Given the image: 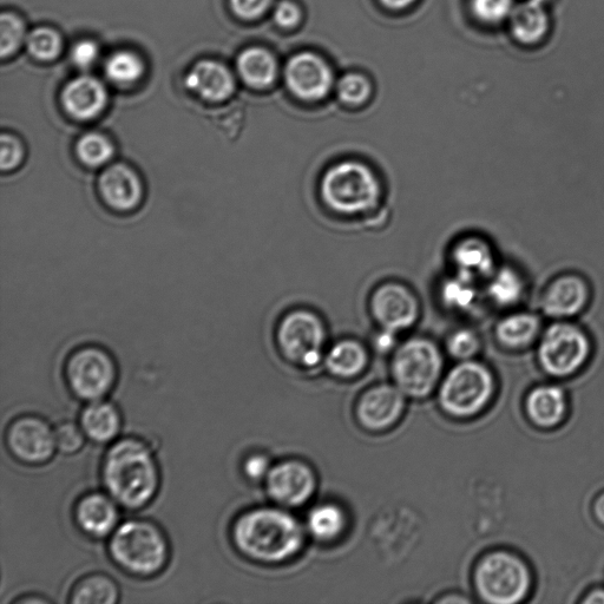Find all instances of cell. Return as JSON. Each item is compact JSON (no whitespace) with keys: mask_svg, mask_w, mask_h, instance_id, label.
<instances>
[{"mask_svg":"<svg viewBox=\"0 0 604 604\" xmlns=\"http://www.w3.org/2000/svg\"><path fill=\"white\" fill-rule=\"evenodd\" d=\"M105 492L126 510H141L155 500L161 472L153 450L140 438L117 439L105 452L102 469Z\"/></svg>","mask_w":604,"mask_h":604,"instance_id":"1","label":"cell"},{"mask_svg":"<svg viewBox=\"0 0 604 604\" xmlns=\"http://www.w3.org/2000/svg\"><path fill=\"white\" fill-rule=\"evenodd\" d=\"M231 540L248 560L277 563L297 554L304 533L294 517L278 509L248 510L234 521Z\"/></svg>","mask_w":604,"mask_h":604,"instance_id":"2","label":"cell"},{"mask_svg":"<svg viewBox=\"0 0 604 604\" xmlns=\"http://www.w3.org/2000/svg\"><path fill=\"white\" fill-rule=\"evenodd\" d=\"M108 554L118 569L136 579L163 573L170 560V544L154 522L133 518L118 524L109 537Z\"/></svg>","mask_w":604,"mask_h":604,"instance_id":"3","label":"cell"},{"mask_svg":"<svg viewBox=\"0 0 604 604\" xmlns=\"http://www.w3.org/2000/svg\"><path fill=\"white\" fill-rule=\"evenodd\" d=\"M320 187L326 205L344 215L367 212L380 198L376 174L358 161L340 162L328 169Z\"/></svg>","mask_w":604,"mask_h":604,"instance_id":"4","label":"cell"},{"mask_svg":"<svg viewBox=\"0 0 604 604\" xmlns=\"http://www.w3.org/2000/svg\"><path fill=\"white\" fill-rule=\"evenodd\" d=\"M476 587L482 599L495 604L521 602L531 587L527 564L520 557L497 551L479 562L475 575Z\"/></svg>","mask_w":604,"mask_h":604,"instance_id":"5","label":"cell"},{"mask_svg":"<svg viewBox=\"0 0 604 604\" xmlns=\"http://www.w3.org/2000/svg\"><path fill=\"white\" fill-rule=\"evenodd\" d=\"M65 380L72 395L82 402L104 399L117 382L115 360L100 347H83L69 357L65 365Z\"/></svg>","mask_w":604,"mask_h":604,"instance_id":"6","label":"cell"},{"mask_svg":"<svg viewBox=\"0 0 604 604\" xmlns=\"http://www.w3.org/2000/svg\"><path fill=\"white\" fill-rule=\"evenodd\" d=\"M492 392L494 378L487 367L466 361L456 366L446 377L439 400L450 415L470 417L489 403Z\"/></svg>","mask_w":604,"mask_h":604,"instance_id":"7","label":"cell"},{"mask_svg":"<svg viewBox=\"0 0 604 604\" xmlns=\"http://www.w3.org/2000/svg\"><path fill=\"white\" fill-rule=\"evenodd\" d=\"M442 356L437 347L425 339L407 341L393 360V376L398 389L407 396L430 395L442 372Z\"/></svg>","mask_w":604,"mask_h":604,"instance_id":"8","label":"cell"},{"mask_svg":"<svg viewBox=\"0 0 604 604\" xmlns=\"http://www.w3.org/2000/svg\"><path fill=\"white\" fill-rule=\"evenodd\" d=\"M588 356L586 334L580 328L566 323L548 328L538 352L544 371L555 377H567L579 371Z\"/></svg>","mask_w":604,"mask_h":604,"instance_id":"9","label":"cell"},{"mask_svg":"<svg viewBox=\"0 0 604 604\" xmlns=\"http://www.w3.org/2000/svg\"><path fill=\"white\" fill-rule=\"evenodd\" d=\"M278 341L286 358L313 367L320 363L325 343L323 323L311 312H292L280 324Z\"/></svg>","mask_w":604,"mask_h":604,"instance_id":"10","label":"cell"},{"mask_svg":"<svg viewBox=\"0 0 604 604\" xmlns=\"http://www.w3.org/2000/svg\"><path fill=\"white\" fill-rule=\"evenodd\" d=\"M5 443L17 462L30 466L47 464L57 450L55 430L37 416L13 420L6 430Z\"/></svg>","mask_w":604,"mask_h":604,"instance_id":"11","label":"cell"},{"mask_svg":"<svg viewBox=\"0 0 604 604\" xmlns=\"http://www.w3.org/2000/svg\"><path fill=\"white\" fill-rule=\"evenodd\" d=\"M285 80L287 88L299 100L317 102L330 93L334 78L324 58L313 52H301L287 62Z\"/></svg>","mask_w":604,"mask_h":604,"instance_id":"12","label":"cell"},{"mask_svg":"<svg viewBox=\"0 0 604 604\" xmlns=\"http://www.w3.org/2000/svg\"><path fill=\"white\" fill-rule=\"evenodd\" d=\"M373 317L384 330L398 332L409 328L418 318V301L403 285L385 284L372 295Z\"/></svg>","mask_w":604,"mask_h":604,"instance_id":"13","label":"cell"},{"mask_svg":"<svg viewBox=\"0 0 604 604\" xmlns=\"http://www.w3.org/2000/svg\"><path fill=\"white\" fill-rule=\"evenodd\" d=\"M268 495L286 507H298L313 495L315 478L308 466L284 462L273 466L266 477Z\"/></svg>","mask_w":604,"mask_h":604,"instance_id":"14","label":"cell"},{"mask_svg":"<svg viewBox=\"0 0 604 604\" xmlns=\"http://www.w3.org/2000/svg\"><path fill=\"white\" fill-rule=\"evenodd\" d=\"M120 508L107 492H90L75 505V523L85 536L104 540L113 535L120 524Z\"/></svg>","mask_w":604,"mask_h":604,"instance_id":"15","label":"cell"},{"mask_svg":"<svg viewBox=\"0 0 604 604\" xmlns=\"http://www.w3.org/2000/svg\"><path fill=\"white\" fill-rule=\"evenodd\" d=\"M98 187L103 201L118 212H130L143 200L141 177L128 164L117 163L104 170Z\"/></svg>","mask_w":604,"mask_h":604,"instance_id":"16","label":"cell"},{"mask_svg":"<svg viewBox=\"0 0 604 604\" xmlns=\"http://www.w3.org/2000/svg\"><path fill=\"white\" fill-rule=\"evenodd\" d=\"M403 392L396 387L382 385L365 393L358 405V418L365 428L383 430L397 422L404 410Z\"/></svg>","mask_w":604,"mask_h":604,"instance_id":"17","label":"cell"},{"mask_svg":"<svg viewBox=\"0 0 604 604\" xmlns=\"http://www.w3.org/2000/svg\"><path fill=\"white\" fill-rule=\"evenodd\" d=\"M108 94L104 85L94 77L82 76L65 87L62 102L65 111L75 120H94L107 105Z\"/></svg>","mask_w":604,"mask_h":604,"instance_id":"18","label":"cell"},{"mask_svg":"<svg viewBox=\"0 0 604 604\" xmlns=\"http://www.w3.org/2000/svg\"><path fill=\"white\" fill-rule=\"evenodd\" d=\"M187 88L207 102H223L234 93L232 72L213 61L195 64L186 76Z\"/></svg>","mask_w":604,"mask_h":604,"instance_id":"19","label":"cell"},{"mask_svg":"<svg viewBox=\"0 0 604 604\" xmlns=\"http://www.w3.org/2000/svg\"><path fill=\"white\" fill-rule=\"evenodd\" d=\"M586 282L575 275H564L548 287L543 297V310L553 318H569L579 314L588 304Z\"/></svg>","mask_w":604,"mask_h":604,"instance_id":"20","label":"cell"},{"mask_svg":"<svg viewBox=\"0 0 604 604\" xmlns=\"http://www.w3.org/2000/svg\"><path fill=\"white\" fill-rule=\"evenodd\" d=\"M80 425L89 441L101 445L114 443L122 430L121 412L108 400H96L84 407Z\"/></svg>","mask_w":604,"mask_h":604,"instance_id":"21","label":"cell"},{"mask_svg":"<svg viewBox=\"0 0 604 604\" xmlns=\"http://www.w3.org/2000/svg\"><path fill=\"white\" fill-rule=\"evenodd\" d=\"M548 0H527L516 5L510 16L511 32L523 45H536L543 41L550 29L546 8Z\"/></svg>","mask_w":604,"mask_h":604,"instance_id":"22","label":"cell"},{"mask_svg":"<svg viewBox=\"0 0 604 604\" xmlns=\"http://www.w3.org/2000/svg\"><path fill=\"white\" fill-rule=\"evenodd\" d=\"M531 422L541 428H554L566 416L567 397L560 387L546 385L531 391L527 399Z\"/></svg>","mask_w":604,"mask_h":604,"instance_id":"23","label":"cell"},{"mask_svg":"<svg viewBox=\"0 0 604 604\" xmlns=\"http://www.w3.org/2000/svg\"><path fill=\"white\" fill-rule=\"evenodd\" d=\"M458 273L471 279L487 277L494 271V255L491 248L481 239L468 238L458 242L452 253Z\"/></svg>","mask_w":604,"mask_h":604,"instance_id":"24","label":"cell"},{"mask_svg":"<svg viewBox=\"0 0 604 604\" xmlns=\"http://www.w3.org/2000/svg\"><path fill=\"white\" fill-rule=\"evenodd\" d=\"M238 70L249 87L265 89L277 78L278 64L266 49L248 48L238 58Z\"/></svg>","mask_w":604,"mask_h":604,"instance_id":"25","label":"cell"},{"mask_svg":"<svg viewBox=\"0 0 604 604\" xmlns=\"http://www.w3.org/2000/svg\"><path fill=\"white\" fill-rule=\"evenodd\" d=\"M120 600V588L105 574H91L75 584L70 593L74 604H115Z\"/></svg>","mask_w":604,"mask_h":604,"instance_id":"26","label":"cell"},{"mask_svg":"<svg viewBox=\"0 0 604 604\" xmlns=\"http://www.w3.org/2000/svg\"><path fill=\"white\" fill-rule=\"evenodd\" d=\"M367 363V354L363 346L353 340H344L334 345L326 357V366L338 377L357 376Z\"/></svg>","mask_w":604,"mask_h":604,"instance_id":"27","label":"cell"},{"mask_svg":"<svg viewBox=\"0 0 604 604\" xmlns=\"http://www.w3.org/2000/svg\"><path fill=\"white\" fill-rule=\"evenodd\" d=\"M538 330H540V321L535 315L520 313L510 315L505 318L497 327V337L505 346L511 349H521L533 343Z\"/></svg>","mask_w":604,"mask_h":604,"instance_id":"28","label":"cell"},{"mask_svg":"<svg viewBox=\"0 0 604 604\" xmlns=\"http://www.w3.org/2000/svg\"><path fill=\"white\" fill-rule=\"evenodd\" d=\"M76 154L85 166L97 168L113 159L115 147L109 137L101 133H88L78 140Z\"/></svg>","mask_w":604,"mask_h":604,"instance_id":"29","label":"cell"},{"mask_svg":"<svg viewBox=\"0 0 604 604\" xmlns=\"http://www.w3.org/2000/svg\"><path fill=\"white\" fill-rule=\"evenodd\" d=\"M144 65L142 59L130 51H118L108 58L105 72L110 81L116 84L128 85L140 80Z\"/></svg>","mask_w":604,"mask_h":604,"instance_id":"30","label":"cell"},{"mask_svg":"<svg viewBox=\"0 0 604 604\" xmlns=\"http://www.w3.org/2000/svg\"><path fill=\"white\" fill-rule=\"evenodd\" d=\"M523 281L511 268H503L498 272L489 285V294L496 304L511 306L522 298Z\"/></svg>","mask_w":604,"mask_h":604,"instance_id":"31","label":"cell"},{"mask_svg":"<svg viewBox=\"0 0 604 604\" xmlns=\"http://www.w3.org/2000/svg\"><path fill=\"white\" fill-rule=\"evenodd\" d=\"M345 524L343 511L334 505H323L314 509L308 518V527L315 537L321 540H332L337 537Z\"/></svg>","mask_w":604,"mask_h":604,"instance_id":"32","label":"cell"},{"mask_svg":"<svg viewBox=\"0 0 604 604\" xmlns=\"http://www.w3.org/2000/svg\"><path fill=\"white\" fill-rule=\"evenodd\" d=\"M442 295L446 305L464 310L475 301V280L458 273L456 278L445 282Z\"/></svg>","mask_w":604,"mask_h":604,"instance_id":"33","label":"cell"},{"mask_svg":"<svg viewBox=\"0 0 604 604\" xmlns=\"http://www.w3.org/2000/svg\"><path fill=\"white\" fill-rule=\"evenodd\" d=\"M28 48L41 61H51L61 52V37L49 28H38L28 36Z\"/></svg>","mask_w":604,"mask_h":604,"instance_id":"34","label":"cell"},{"mask_svg":"<svg viewBox=\"0 0 604 604\" xmlns=\"http://www.w3.org/2000/svg\"><path fill=\"white\" fill-rule=\"evenodd\" d=\"M515 0H471V10L479 21L498 24L510 18Z\"/></svg>","mask_w":604,"mask_h":604,"instance_id":"35","label":"cell"},{"mask_svg":"<svg viewBox=\"0 0 604 604\" xmlns=\"http://www.w3.org/2000/svg\"><path fill=\"white\" fill-rule=\"evenodd\" d=\"M25 37L24 24L15 15L4 13L0 19V54L10 56L21 47Z\"/></svg>","mask_w":604,"mask_h":604,"instance_id":"36","label":"cell"},{"mask_svg":"<svg viewBox=\"0 0 604 604\" xmlns=\"http://www.w3.org/2000/svg\"><path fill=\"white\" fill-rule=\"evenodd\" d=\"M338 96L346 104H363L371 96V84L363 75L347 74L338 83Z\"/></svg>","mask_w":604,"mask_h":604,"instance_id":"37","label":"cell"},{"mask_svg":"<svg viewBox=\"0 0 604 604\" xmlns=\"http://www.w3.org/2000/svg\"><path fill=\"white\" fill-rule=\"evenodd\" d=\"M57 450L64 455H74L83 449L85 433L81 425L67 422L58 425L55 429Z\"/></svg>","mask_w":604,"mask_h":604,"instance_id":"38","label":"cell"},{"mask_svg":"<svg viewBox=\"0 0 604 604\" xmlns=\"http://www.w3.org/2000/svg\"><path fill=\"white\" fill-rule=\"evenodd\" d=\"M25 150L23 143L11 134H3L0 140V167L4 172L21 166Z\"/></svg>","mask_w":604,"mask_h":604,"instance_id":"39","label":"cell"},{"mask_svg":"<svg viewBox=\"0 0 604 604\" xmlns=\"http://www.w3.org/2000/svg\"><path fill=\"white\" fill-rule=\"evenodd\" d=\"M449 352L458 359H469L479 349V340L474 332L461 330L453 334L449 340Z\"/></svg>","mask_w":604,"mask_h":604,"instance_id":"40","label":"cell"},{"mask_svg":"<svg viewBox=\"0 0 604 604\" xmlns=\"http://www.w3.org/2000/svg\"><path fill=\"white\" fill-rule=\"evenodd\" d=\"M272 3L273 0H231L235 15L249 21L264 15L271 8Z\"/></svg>","mask_w":604,"mask_h":604,"instance_id":"41","label":"cell"},{"mask_svg":"<svg viewBox=\"0 0 604 604\" xmlns=\"http://www.w3.org/2000/svg\"><path fill=\"white\" fill-rule=\"evenodd\" d=\"M274 21L281 28H294L301 21V10L297 4L290 2V0H282L275 6Z\"/></svg>","mask_w":604,"mask_h":604,"instance_id":"42","label":"cell"},{"mask_svg":"<svg viewBox=\"0 0 604 604\" xmlns=\"http://www.w3.org/2000/svg\"><path fill=\"white\" fill-rule=\"evenodd\" d=\"M98 55H100L98 47L91 41L78 42L71 51L72 62L81 69L90 68L96 62Z\"/></svg>","mask_w":604,"mask_h":604,"instance_id":"43","label":"cell"},{"mask_svg":"<svg viewBox=\"0 0 604 604\" xmlns=\"http://www.w3.org/2000/svg\"><path fill=\"white\" fill-rule=\"evenodd\" d=\"M271 469L268 458L265 455H261V453H254V455L248 456L244 464H242L245 476L252 479V481L266 479Z\"/></svg>","mask_w":604,"mask_h":604,"instance_id":"44","label":"cell"},{"mask_svg":"<svg viewBox=\"0 0 604 604\" xmlns=\"http://www.w3.org/2000/svg\"><path fill=\"white\" fill-rule=\"evenodd\" d=\"M395 344V332L385 330L377 339V347L379 350H390Z\"/></svg>","mask_w":604,"mask_h":604,"instance_id":"45","label":"cell"},{"mask_svg":"<svg viewBox=\"0 0 604 604\" xmlns=\"http://www.w3.org/2000/svg\"><path fill=\"white\" fill-rule=\"evenodd\" d=\"M415 2L416 0H380V3L391 10H403Z\"/></svg>","mask_w":604,"mask_h":604,"instance_id":"46","label":"cell"},{"mask_svg":"<svg viewBox=\"0 0 604 604\" xmlns=\"http://www.w3.org/2000/svg\"><path fill=\"white\" fill-rule=\"evenodd\" d=\"M594 514L602 525H604V492L597 498L594 504Z\"/></svg>","mask_w":604,"mask_h":604,"instance_id":"47","label":"cell"},{"mask_svg":"<svg viewBox=\"0 0 604 604\" xmlns=\"http://www.w3.org/2000/svg\"><path fill=\"white\" fill-rule=\"evenodd\" d=\"M584 602L587 603H604V590L597 589L595 592L590 593Z\"/></svg>","mask_w":604,"mask_h":604,"instance_id":"48","label":"cell"}]
</instances>
